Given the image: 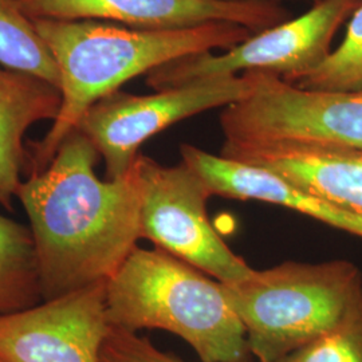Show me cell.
I'll return each instance as SVG.
<instances>
[{
    "label": "cell",
    "mask_w": 362,
    "mask_h": 362,
    "mask_svg": "<svg viewBox=\"0 0 362 362\" xmlns=\"http://www.w3.org/2000/svg\"><path fill=\"white\" fill-rule=\"evenodd\" d=\"M314 4H318V3H322V1H326V0H311ZM360 1H362V0H360Z\"/></svg>",
    "instance_id": "d6986e66"
},
{
    "label": "cell",
    "mask_w": 362,
    "mask_h": 362,
    "mask_svg": "<svg viewBox=\"0 0 362 362\" xmlns=\"http://www.w3.org/2000/svg\"><path fill=\"white\" fill-rule=\"evenodd\" d=\"M112 326L106 282L0 314V362H100Z\"/></svg>",
    "instance_id": "9c48e42d"
},
{
    "label": "cell",
    "mask_w": 362,
    "mask_h": 362,
    "mask_svg": "<svg viewBox=\"0 0 362 362\" xmlns=\"http://www.w3.org/2000/svg\"><path fill=\"white\" fill-rule=\"evenodd\" d=\"M252 73L254 90L220 117L226 143L332 144L362 149V90H306L272 73Z\"/></svg>",
    "instance_id": "8992f818"
},
{
    "label": "cell",
    "mask_w": 362,
    "mask_h": 362,
    "mask_svg": "<svg viewBox=\"0 0 362 362\" xmlns=\"http://www.w3.org/2000/svg\"><path fill=\"white\" fill-rule=\"evenodd\" d=\"M39 299L38 263L31 231L0 215V314L33 308Z\"/></svg>",
    "instance_id": "5bb4252c"
},
{
    "label": "cell",
    "mask_w": 362,
    "mask_h": 362,
    "mask_svg": "<svg viewBox=\"0 0 362 362\" xmlns=\"http://www.w3.org/2000/svg\"><path fill=\"white\" fill-rule=\"evenodd\" d=\"M31 19L58 65L62 94L52 129L37 144L31 173L46 168L91 106L127 81L182 57L228 50L255 34L233 23L146 30L98 21Z\"/></svg>",
    "instance_id": "7a4b0ae2"
},
{
    "label": "cell",
    "mask_w": 362,
    "mask_h": 362,
    "mask_svg": "<svg viewBox=\"0 0 362 362\" xmlns=\"http://www.w3.org/2000/svg\"><path fill=\"white\" fill-rule=\"evenodd\" d=\"M0 65L37 76L61 89L58 65L19 0H0Z\"/></svg>",
    "instance_id": "9a60e30c"
},
{
    "label": "cell",
    "mask_w": 362,
    "mask_h": 362,
    "mask_svg": "<svg viewBox=\"0 0 362 362\" xmlns=\"http://www.w3.org/2000/svg\"><path fill=\"white\" fill-rule=\"evenodd\" d=\"M181 163L207 184L212 194L240 200H259L291 208L334 228L362 238V218L308 192L267 169L233 161L182 144Z\"/></svg>",
    "instance_id": "7c38bea8"
},
{
    "label": "cell",
    "mask_w": 362,
    "mask_h": 362,
    "mask_svg": "<svg viewBox=\"0 0 362 362\" xmlns=\"http://www.w3.org/2000/svg\"><path fill=\"white\" fill-rule=\"evenodd\" d=\"M254 73L215 78L149 95L113 93L91 106L77 128L104 158L106 179H121L134 164L140 146L181 119L227 107L254 90Z\"/></svg>",
    "instance_id": "ba28073f"
},
{
    "label": "cell",
    "mask_w": 362,
    "mask_h": 362,
    "mask_svg": "<svg viewBox=\"0 0 362 362\" xmlns=\"http://www.w3.org/2000/svg\"><path fill=\"white\" fill-rule=\"evenodd\" d=\"M58 88L42 78L0 65V204L13 209L25 158L23 139L34 124L55 119Z\"/></svg>",
    "instance_id": "4fadbf2b"
},
{
    "label": "cell",
    "mask_w": 362,
    "mask_h": 362,
    "mask_svg": "<svg viewBox=\"0 0 362 362\" xmlns=\"http://www.w3.org/2000/svg\"><path fill=\"white\" fill-rule=\"evenodd\" d=\"M30 18L112 21L146 30L233 23L255 33L286 22L272 0H19Z\"/></svg>",
    "instance_id": "30bf717a"
},
{
    "label": "cell",
    "mask_w": 362,
    "mask_h": 362,
    "mask_svg": "<svg viewBox=\"0 0 362 362\" xmlns=\"http://www.w3.org/2000/svg\"><path fill=\"white\" fill-rule=\"evenodd\" d=\"M275 362H362V287L330 330Z\"/></svg>",
    "instance_id": "e0dca14e"
},
{
    "label": "cell",
    "mask_w": 362,
    "mask_h": 362,
    "mask_svg": "<svg viewBox=\"0 0 362 362\" xmlns=\"http://www.w3.org/2000/svg\"><path fill=\"white\" fill-rule=\"evenodd\" d=\"M100 362H184L175 354L157 349L145 337L113 327L100 353Z\"/></svg>",
    "instance_id": "ac0fdd59"
},
{
    "label": "cell",
    "mask_w": 362,
    "mask_h": 362,
    "mask_svg": "<svg viewBox=\"0 0 362 362\" xmlns=\"http://www.w3.org/2000/svg\"><path fill=\"white\" fill-rule=\"evenodd\" d=\"M360 0H326L298 18L262 30L221 54L182 57L148 73L156 91L215 78L263 71L293 82L324 62L337 31L361 6Z\"/></svg>",
    "instance_id": "5b68a950"
},
{
    "label": "cell",
    "mask_w": 362,
    "mask_h": 362,
    "mask_svg": "<svg viewBox=\"0 0 362 362\" xmlns=\"http://www.w3.org/2000/svg\"><path fill=\"white\" fill-rule=\"evenodd\" d=\"M98 157L74 129L52 163L16 191L30 221L43 300L106 282L141 239L134 165L121 179L101 180L94 170Z\"/></svg>",
    "instance_id": "6da1fadb"
},
{
    "label": "cell",
    "mask_w": 362,
    "mask_h": 362,
    "mask_svg": "<svg viewBox=\"0 0 362 362\" xmlns=\"http://www.w3.org/2000/svg\"><path fill=\"white\" fill-rule=\"evenodd\" d=\"M220 156L272 170L362 218V149L332 144L224 141Z\"/></svg>",
    "instance_id": "8fae6325"
},
{
    "label": "cell",
    "mask_w": 362,
    "mask_h": 362,
    "mask_svg": "<svg viewBox=\"0 0 362 362\" xmlns=\"http://www.w3.org/2000/svg\"><path fill=\"white\" fill-rule=\"evenodd\" d=\"M133 165L141 188V238L221 284L252 272L208 219L207 200L214 194L197 173L184 163L165 167L144 155Z\"/></svg>",
    "instance_id": "52a82bcc"
},
{
    "label": "cell",
    "mask_w": 362,
    "mask_h": 362,
    "mask_svg": "<svg viewBox=\"0 0 362 362\" xmlns=\"http://www.w3.org/2000/svg\"><path fill=\"white\" fill-rule=\"evenodd\" d=\"M288 83L306 90H362V3L336 50L317 69Z\"/></svg>",
    "instance_id": "2e32d148"
},
{
    "label": "cell",
    "mask_w": 362,
    "mask_h": 362,
    "mask_svg": "<svg viewBox=\"0 0 362 362\" xmlns=\"http://www.w3.org/2000/svg\"><path fill=\"white\" fill-rule=\"evenodd\" d=\"M259 362H275L330 330L362 287L360 269L345 259L285 262L223 284Z\"/></svg>",
    "instance_id": "277c9868"
},
{
    "label": "cell",
    "mask_w": 362,
    "mask_h": 362,
    "mask_svg": "<svg viewBox=\"0 0 362 362\" xmlns=\"http://www.w3.org/2000/svg\"><path fill=\"white\" fill-rule=\"evenodd\" d=\"M110 326L180 337L202 362H254L224 286L164 250L136 247L106 281Z\"/></svg>",
    "instance_id": "3957f363"
}]
</instances>
